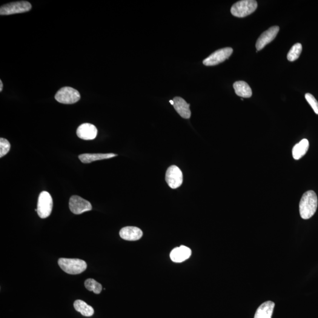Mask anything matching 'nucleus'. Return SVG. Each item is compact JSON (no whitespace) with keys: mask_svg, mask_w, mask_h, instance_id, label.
Returning <instances> with one entry per match:
<instances>
[{"mask_svg":"<svg viewBox=\"0 0 318 318\" xmlns=\"http://www.w3.org/2000/svg\"><path fill=\"white\" fill-rule=\"evenodd\" d=\"M233 53V49L231 47H226L219 49L211 54L207 58L203 60V64L206 66H213L225 62Z\"/></svg>","mask_w":318,"mask_h":318,"instance_id":"obj_7","label":"nucleus"},{"mask_svg":"<svg viewBox=\"0 0 318 318\" xmlns=\"http://www.w3.org/2000/svg\"><path fill=\"white\" fill-rule=\"evenodd\" d=\"M74 309L77 312L81 313L85 317H91L94 314V309L92 306L88 305L82 300H77L74 303Z\"/></svg>","mask_w":318,"mask_h":318,"instance_id":"obj_19","label":"nucleus"},{"mask_svg":"<svg viewBox=\"0 0 318 318\" xmlns=\"http://www.w3.org/2000/svg\"><path fill=\"white\" fill-rule=\"evenodd\" d=\"M166 181L171 189L178 188L183 183L182 171L177 166H171L166 171Z\"/></svg>","mask_w":318,"mask_h":318,"instance_id":"obj_8","label":"nucleus"},{"mask_svg":"<svg viewBox=\"0 0 318 318\" xmlns=\"http://www.w3.org/2000/svg\"><path fill=\"white\" fill-rule=\"evenodd\" d=\"M191 254V251L190 248L185 246H180V247L174 248L171 251L170 257L173 262L181 263L189 259Z\"/></svg>","mask_w":318,"mask_h":318,"instance_id":"obj_13","label":"nucleus"},{"mask_svg":"<svg viewBox=\"0 0 318 318\" xmlns=\"http://www.w3.org/2000/svg\"><path fill=\"white\" fill-rule=\"evenodd\" d=\"M302 46L301 44L297 43L294 45V46L291 48L288 54L287 58L289 61L294 62L298 59L302 53Z\"/></svg>","mask_w":318,"mask_h":318,"instance_id":"obj_21","label":"nucleus"},{"mask_svg":"<svg viewBox=\"0 0 318 318\" xmlns=\"http://www.w3.org/2000/svg\"><path fill=\"white\" fill-rule=\"evenodd\" d=\"M170 103L171 105H172L173 106L174 102H173V100H170Z\"/></svg>","mask_w":318,"mask_h":318,"instance_id":"obj_25","label":"nucleus"},{"mask_svg":"<svg viewBox=\"0 0 318 318\" xmlns=\"http://www.w3.org/2000/svg\"><path fill=\"white\" fill-rule=\"evenodd\" d=\"M257 3L254 0H243L236 2L232 7L231 12L236 17H245L250 15L256 10Z\"/></svg>","mask_w":318,"mask_h":318,"instance_id":"obj_3","label":"nucleus"},{"mask_svg":"<svg viewBox=\"0 0 318 318\" xmlns=\"http://www.w3.org/2000/svg\"><path fill=\"white\" fill-rule=\"evenodd\" d=\"M275 308V303L266 301L257 308L254 318H272Z\"/></svg>","mask_w":318,"mask_h":318,"instance_id":"obj_16","label":"nucleus"},{"mask_svg":"<svg viewBox=\"0 0 318 318\" xmlns=\"http://www.w3.org/2000/svg\"><path fill=\"white\" fill-rule=\"evenodd\" d=\"M0 85H0V91H2V88H3V84H2L1 80L0 81Z\"/></svg>","mask_w":318,"mask_h":318,"instance_id":"obj_24","label":"nucleus"},{"mask_svg":"<svg viewBox=\"0 0 318 318\" xmlns=\"http://www.w3.org/2000/svg\"><path fill=\"white\" fill-rule=\"evenodd\" d=\"M309 147V143L307 139H304L299 143L295 145L292 149V155L295 160L301 159L307 153Z\"/></svg>","mask_w":318,"mask_h":318,"instance_id":"obj_17","label":"nucleus"},{"mask_svg":"<svg viewBox=\"0 0 318 318\" xmlns=\"http://www.w3.org/2000/svg\"><path fill=\"white\" fill-rule=\"evenodd\" d=\"M57 102L63 104H74L79 101L80 94L78 91L70 87H64L57 91L55 96Z\"/></svg>","mask_w":318,"mask_h":318,"instance_id":"obj_5","label":"nucleus"},{"mask_svg":"<svg viewBox=\"0 0 318 318\" xmlns=\"http://www.w3.org/2000/svg\"><path fill=\"white\" fill-rule=\"evenodd\" d=\"M53 199L50 194L43 191L40 194L37 203V213L40 218H47L51 214L53 209Z\"/></svg>","mask_w":318,"mask_h":318,"instance_id":"obj_4","label":"nucleus"},{"mask_svg":"<svg viewBox=\"0 0 318 318\" xmlns=\"http://www.w3.org/2000/svg\"><path fill=\"white\" fill-rule=\"evenodd\" d=\"M117 156V154L114 153H85L80 154L79 158L83 163H90L97 160L112 158Z\"/></svg>","mask_w":318,"mask_h":318,"instance_id":"obj_15","label":"nucleus"},{"mask_svg":"<svg viewBox=\"0 0 318 318\" xmlns=\"http://www.w3.org/2000/svg\"><path fill=\"white\" fill-rule=\"evenodd\" d=\"M69 208L73 213L80 214L91 211L92 209V206L89 202L83 199L82 197L73 196L70 199Z\"/></svg>","mask_w":318,"mask_h":318,"instance_id":"obj_9","label":"nucleus"},{"mask_svg":"<svg viewBox=\"0 0 318 318\" xmlns=\"http://www.w3.org/2000/svg\"><path fill=\"white\" fill-rule=\"evenodd\" d=\"M174 102L173 107L177 113L183 118L188 119L191 116L190 105L181 97H176L173 100Z\"/></svg>","mask_w":318,"mask_h":318,"instance_id":"obj_14","label":"nucleus"},{"mask_svg":"<svg viewBox=\"0 0 318 318\" xmlns=\"http://www.w3.org/2000/svg\"><path fill=\"white\" fill-rule=\"evenodd\" d=\"M305 99L307 100L311 107L313 108L314 112L318 114V102L316 99L315 98V97L310 93H306L305 94Z\"/></svg>","mask_w":318,"mask_h":318,"instance_id":"obj_23","label":"nucleus"},{"mask_svg":"<svg viewBox=\"0 0 318 318\" xmlns=\"http://www.w3.org/2000/svg\"><path fill=\"white\" fill-rule=\"evenodd\" d=\"M31 9V4L25 1L10 2L1 7L0 14L1 16L24 13Z\"/></svg>","mask_w":318,"mask_h":318,"instance_id":"obj_6","label":"nucleus"},{"mask_svg":"<svg viewBox=\"0 0 318 318\" xmlns=\"http://www.w3.org/2000/svg\"><path fill=\"white\" fill-rule=\"evenodd\" d=\"M10 143L4 138L0 139V157H2L8 153L10 149Z\"/></svg>","mask_w":318,"mask_h":318,"instance_id":"obj_22","label":"nucleus"},{"mask_svg":"<svg viewBox=\"0 0 318 318\" xmlns=\"http://www.w3.org/2000/svg\"><path fill=\"white\" fill-rule=\"evenodd\" d=\"M85 288L89 291H93L94 294H99L102 291V285L93 279H88L85 283Z\"/></svg>","mask_w":318,"mask_h":318,"instance_id":"obj_20","label":"nucleus"},{"mask_svg":"<svg viewBox=\"0 0 318 318\" xmlns=\"http://www.w3.org/2000/svg\"><path fill=\"white\" fill-rule=\"evenodd\" d=\"M120 236L122 239L128 241L138 240L143 236L141 229L134 226H127L123 228L120 231Z\"/></svg>","mask_w":318,"mask_h":318,"instance_id":"obj_12","label":"nucleus"},{"mask_svg":"<svg viewBox=\"0 0 318 318\" xmlns=\"http://www.w3.org/2000/svg\"><path fill=\"white\" fill-rule=\"evenodd\" d=\"M279 31L278 26H274L263 32L257 40L256 44L257 51L261 50L266 45L273 41Z\"/></svg>","mask_w":318,"mask_h":318,"instance_id":"obj_10","label":"nucleus"},{"mask_svg":"<svg viewBox=\"0 0 318 318\" xmlns=\"http://www.w3.org/2000/svg\"><path fill=\"white\" fill-rule=\"evenodd\" d=\"M318 207V197L315 191H309L303 194L299 203L300 215L303 219H309L314 215Z\"/></svg>","mask_w":318,"mask_h":318,"instance_id":"obj_1","label":"nucleus"},{"mask_svg":"<svg viewBox=\"0 0 318 318\" xmlns=\"http://www.w3.org/2000/svg\"><path fill=\"white\" fill-rule=\"evenodd\" d=\"M233 88L237 96L243 98H250L252 95L251 88L247 83L243 81L236 82L233 84Z\"/></svg>","mask_w":318,"mask_h":318,"instance_id":"obj_18","label":"nucleus"},{"mask_svg":"<svg viewBox=\"0 0 318 318\" xmlns=\"http://www.w3.org/2000/svg\"><path fill=\"white\" fill-rule=\"evenodd\" d=\"M58 263L63 271L71 275L81 274L87 267L86 262L79 259L60 258Z\"/></svg>","mask_w":318,"mask_h":318,"instance_id":"obj_2","label":"nucleus"},{"mask_svg":"<svg viewBox=\"0 0 318 318\" xmlns=\"http://www.w3.org/2000/svg\"><path fill=\"white\" fill-rule=\"evenodd\" d=\"M97 132L95 126L90 123H84L77 128V135L83 140H91L96 138Z\"/></svg>","mask_w":318,"mask_h":318,"instance_id":"obj_11","label":"nucleus"}]
</instances>
